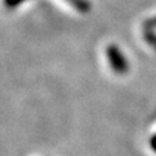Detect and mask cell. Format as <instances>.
<instances>
[{
  "label": "cell",
  "instance_id": "6da1fadb",
  "mask_svg": "<svg viewBox=\"0 0 156 156\" xmlns=\"http://www.w3.org/2000/svg\"><path fill=\"white\" fill-rule=\"evenodd\" d=\"M105 55L109 66L115 73H117V74H126L128 73L129 70L128 58H126V56L119 47L115 44H109L105 50Z\"/></svg>",
  "mask_w": 156,
  "mask_h": 156
},
{
  "label": "cell",
  "instance_id": "7a4b0ae2",
  "mask_svg": "<svg viewBox=\"0 0 156 156\" xmlns=\"http://www.w3.org/2000/svg\"><path fill=\"white\" fill-rule=\"evenodd\" d=\"M65 2L81 13H86L90 11V4L86 0H65Z\"/></svg>",
  "mask_w": 156,
  "mask_h": 156
},
{
  "label": "cell",
  "instance_id": "3957f363",
  "mask_svg": "<svg viewBox=\"0 0 156 156\" xmlns=\"http://www.w3.org/2000/svg\"><path fill=\"white\" fill-rule=\"evenodd\" d=\"M26 0H3L4 5H5L8 9H13V8H17L18 5L23 4Z\"/></svg>",
  "mask_w": 156,
  "mask_h": 156
},
{
  "label": "cell",
  "instance_id": "277c9868",
  "mask_svg": "<svg viewBox=\"0 0 156 156\" xmlns=\"http://www.w3.org/2000/svg\"><path fill=\"white\" fill-rule=\"evenodd\" d=\"M150 144H151V148H152L154 151H156V134L152 136V138H151Z\"/></svg>",
  "mask_w": 156,
  "mask_h": 156
}]
</instances>
